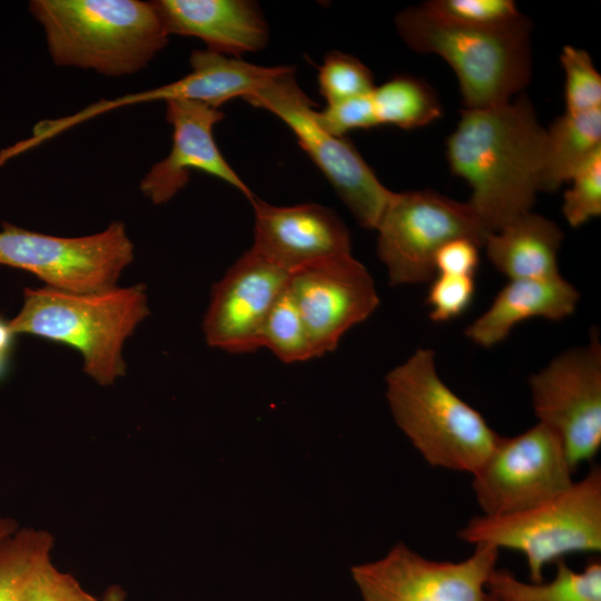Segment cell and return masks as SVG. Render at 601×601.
Wrapping results in <instances>:
<instances>
[{
	"mask_svg": "<svg viewBox=\"0 0 601 601\" xmlns=\"http://www.w3.org/2000/svg\"><path fill=\"white\" fill-rule=\"evenodd\" d=\"M538 422L560 437L575 471L601 446V342L591 333L588 344L569 348L529 378Z\"/></svg>",
	"mask_w": 601,
	"mask_h": 601,
	"instance_id": "cell-11",
	"label": "cell"
},
{
	"mask_svg": "<svg viewBox=\"0 0 601 601\" xmlns=\"http://www.w3.org/2000/svg\"><path fill=\"white\" fill-rule=\"evenodd\" d=\"M316 118L326 130L339 137L352 130L380 126L371 93L327 104L325 109L316 110Z\"/></svg>",
	"mask_w": 601,
	"mask_h": 601,
	"instance_id": "cell-32",
	"label": "cell"
},
{
	"mask_svg": "<svg viewBox=\"0 0 601 601\" xmlns=\"http://www.w3.org/2000/svg\"><path fill=\"white\" fill-rule=\"evenodd\" d=\"M22 601H100L86 591L71 574L59 570L52 556L40 562L30 574Z\"/></svg>",
	"mask_w": 601,
	"mask_h": 601,
	"instance_id": "cell-30",
	"label": "cell"
},
{
	"mask_svg": "<svg viewBox=\"0 0 601 601\" xmlns=\"http://www.w3.org/2000/svg\"><path fill=\"white\" fill-rule=\"evenodd\" d=\"M580 300L578 289L562 275L544 279H510L489 308L465 329L474 344L490 348L530 318L559 322L570 317Z\"/></svg>",
	"mask_w": 601,
	"mask_h": 601,
	"instance_id": "cell-19",
	"label": "cell"
},
{
	"mask_svg": "<svg viewBox=\"0 0 601 601\" xmlns=\"http://www.w3.org/2000/svg\"><path fill=\"white\" fill-rule=\"evenodd\" d=\"M430 283L426 303L431 308L430 318L434 322L461 316L473 300L474 276L436 274Z\"/></svg>",
	"mask_w": 601,
	"mask_h": 601,
	"instance_id": "cell-31",
	"label": "cell"
},
{
	"mask_svg": "<svg viewBox=\"0 0 601 601\" xmlns=\"http://www.w3.org/2000/svg\"><path fill=\"white\" fill-rule=\"evenodd\" d=\"M262 347L272 351L286 364L317 357L311 336L287 287L275 302L265 321Z\"/></svg>",
	"mask_w": 601,
	"mask_h": 601,
	"instance_id": "cell-25",
	"label": "cell"
},
{
	"mask_svg": "<svg viewBox=\"0 0 601 601\" xmlns=\"http://www.w3.org/2000/svg\"><path fill=\"white\" fill-rule=\"evenodd\" d=\"M55 539L46 530L20 528L0 546V601H22L36 566L52 555Z\"/></svg>",
	"mask_w": 601,
	"mask_h": 601,
	"instance_id": "cell-24",
	"label": "cell"
},
{
	"mask_svg": "<svg viewBox=\"0 0 601 601\" xmlns=\"http://www.w3.org/2000/svg\"><path fill=\"white\" fill-rule=\"evenodd\" d=\"M371 97L378 125L414 129L430 125L442 115L435 91L413 76H395L375 87Z\"/></svg>",
	"mask_w": 601,
	"mask_h": 601,
	"instance_id": "cell-23",
	"label": "cell"
},
{
	"mask_svg": "<svg viewBox=\"0 0 601 601\" xmlns=\"http://www.w3.org/2000/svg\"><path fill=\"white\" fill-rule=\"evenodd\" d=\"M563 195L562 214L570 226L580 227L601 215V148L572 175Z\"/></svg>",
	"mask_w": 601,
	"mask_h": 601,
	"instance_id": "cell-29",
	"label": "cell"
},
{
	"mask_svg": "<svg viewBox=\"0 0 601 601\" xmlns=\"http://www.w3.org/2000/svg\"><path fill=\"white\" fill-rule=\"evenodd\" d=\"M191 71L185 77L154 89L102 99L82 110L58 119H50L51 136L108 111L156 100L185 99L219 108L223 104L253 95L286 70V66L263 67L211 50H195L190 55Z\"/></svg>",
	"mask_w": 601,
	"mask_h": 601,
	"instance_id": "cell-15",
	"label": "cell"
},
{
	"mask_svg": "<svg viewBox=\"0 0 601 601\" xmlns=\"http://www.w3.org/2000/svg\"><path fill=\"white\" fill-rule=\"evenodd\" d=\"M563 231L551 219L532 210L515 218L484 244L491 264L509 279L560 276L558 254Z\"/></svg>",
	"mask_w": 601,
	"mask_h": 601,
	"instance_id": "cell-20",
	"label": "cell"
},
{
	"mask_svg": "<svg viewBox=\"0 0 601 601\" xmlns=\"http://www.w3.org/2000/svg\"><path fill=\"white\" fill-rule=\"evenodd\" d=\"M474 546L464 560L437 561L397 542L382 559L354 565L352 578L362 601H487L499 550Z\"/></svg>",
	"mask_w": 601,
	"mask_h": 601,
	"instance_id": "cell-12",
	"label": "cell"
},
{
	"mask_svg": "<svg viewBox=\"0 0 601 601\" xmlns=\"http://www.w3.org/2000/svg\"><path fill=\"white\" fill-rule=\"evenodd\" d=\"M134 250L121 221L80 237L47 235L7 221L0 230V265L23 269L46 286L75 293L117 286Z\"/></svg>",
	"mask_w": 601,
	"mask_h": 601,
	"instance_id": "cell-9",
	"label": "cell"
},
{
	"mask_svg": "<svg viewBox=\"0 0 601 601\" xmlns=\"http://www.w3.org/2000/svg\"><path fill=\"white\" fill-rule=\"evenodd\" d=\"M321 95L333 104L372 93V71L357 58L339 51L328 52L318 69Z\"/></svg>",
	"mask_w": 601,
	"mask_h": 601,
	"instance_id": "cell-27",
	"label": "cell"
},
{
	"mask_svg": "<svg viewBox=\"0 0 601 601\" xmlns=\"http://www.w3.org/2000/svg\"><path fill=\"white\" fill-rule=\"evenodd\" d=\"M564 70L565 112L601 109V75L583 49L564 46L560 55Z\"/></svg>",
	"mask_w": 601,
	"mask_h": 601,
	"instance_id": "cell-28",
	"label": "cell"
},
{
	"mask_svg": "<svg viewBox=\"0 0 601 601\" xmlns=\"http://www.w3.org/2000/svg\"><path fill=\"white\" fill-rule=\"evenodd\" d=\"M29 10L59 67L129 76L146 68L168 42L152 1L32 0Z\"/></svg>",
	"mask_w": 601,
	"mask_h": 601,
	"instance_id": "cell-2",
	"label": "cell"
},
{
	"mask_svg": "<svg viewBox=\"0 0 601 601\" xmlns=\"http://www.w3.org/2000/svg\"><path fill=\"white\" fill-rule=\"evenodd\" d=\"M375 230L377 256L393 286L431 282L444 244L463 237L484 247L491 234L467 201L428 189L393 191Z\"/></svg>",
	"mask_w": 601,
	"mask_h": 601,
	"instance_id": "cell-8",
	"label": "cell"
},
{
	"mask_svg": "<svg viewBox=\"0 0 601 601\" xmlns=\"http://www.w3.org/2000/svg\"><path fill=\"white\" fill-rule=\"evenodd\" d=\"M250 204L255 218L252 248L288 274L352 254L349 231L331 208L314 203L275 206L257 197Z\"/></svg>",
	"mask_w": 601,
	"mask_h": 601,
	"instance_id": "cell-17",
	"label": "cell"
},
{
	"mask_svg": "<svg viewBox=\"0 0 601 601\" xmlns=\"http://www.w3.org/2000/svg\"><path fill=\"white\" fill-rule=\"evenodd\" d=\"M101 601H126V593L120 587H109Z\"/></svg>",
	"mask_w": 601,
	"mask_h": 601,
	"instance_id": "cell-36",
	"label": "cell"
},
{
	"mask_svg": "<svg viewBox=\"0 0 601 601\" xmlns=\"http://www.w3.org/2000/svg\"><path fill=\"white\" fill-rule=\"evenodd\" d=\"M8 364V357L0 355V377L3 375L4 371L7 370Z\"/></svg>",
	"mask_w": 601,
	"mask_h": 601,
	"instance_id": "cell-37",
	"label": "cell"
},
{
	"mask_svg": "<svg viewBox=\"0 0 601 601\" xmlns=\"http://www.w3.org/2000/svg\"><path fill=\"white\" fill-rule=\"evenodd\" d=\"M459 536L474 545L522 553L530 581L542 582L551 562L571 553L601 551V470L593 466L568 490L529 510L475 516Z\"/></svg>",
	"mask_w": 601,
	"mask_h": 601,
	"instance_id": "cell-6",
	"label": "cell"
},
{
	"mask_svg": "<svg viewBox=\"0 0 601 601\" xmlns=\"http://www.w3.org/2000/svg\"><path fill=\"white\" fill-rule=\"evenodd\" d=\"M165 102L166 120L173 127L171 149L144 176L141 194L155 205L165 204L187 185L190 170L196 169L224 180L252 201L254 194L226 161L214 138V127L225 115L198 101Z\"/></svg>",
	"mask_w": 601,
	"mask_h": 601,
	"instance_id": "cell-16",
	"label": "cell"
},
{
	"mask_svg": "<svg viewBox=\"0 0 601 601\" xmlns=\"http://www.w3.org/2000/svg\"><path fill=\"white\" fill-rule=\"evenodd\" d=\"M18 529H19V524L14 519L0 514V546Z\"/></svg>",
	"mask_w": 601,
	"mask_h": 601,
	"instance_id": "cell-35",
	"label": "cell"
},
{
	"mask_svg": "<svg viewBox=\"0 0 601 601\" xmlns=\"http://www.w3.org/2000/svg\"><path fill=\"white\" fill-rule=\"evenodd\" d=\"M245 100L277 116L325 175L335 191L366 229H374L393 191L376 177L355 146L333 135L316 118L313 101L298 87L294 69L272 79Z\"/></svg>",
	"mask_w": 601,
	"mask_h": 601,
	"instance_id": "cell-7",
	"label": "cell"
},
{
	"mask_svg": "<svg viewBox=\"0 0 601 601\" xmlns=\"http://www.w3.org/2000/svg\"><path fill=\"white\" fill-rule=\"evenodd\" d=\"M421 6L442 20L477 29H503L526 18L512 0H430Z\"/></svg>",
	"mask_w": 601,
	"mask_h": 601,
	"instance_id": "cell-26",
	"label": "cell"
},
{
	"mask_svg": "<svg viewBox=\"0 0 601 601\" xmlns=\"http://www.w3.org/2000/svg\"><path fill=\"white\" fill-rule=\"evenodd\" d=\"M480 248L479 244L469 238L447 242L435 255V273L474 276L480 264Z\"/></svg>",
	"mask_w": 601,
	"mask_h": 601,
	"instance_id": "cell-33",
	"label": "cell"
},
{
	"mask_svg": "<svg viewBox=\"0 0 601 601\" xmlns=\"http://www.w3.org/2000/svg\"><path fill=\"white\" fill-rule=\"evenodd\" d=\"M395 26L412 50L437 55L451 66L467 109L509 102L530 81L528 18L503 29H477L442 20L418 6L397 13Z\"/></svg>",
	"mask_w": 601,
	"mask_h": 601,
	"instance_id": "cell-5",
	"label": "cell"
},
{
	"mask_svg": "<svg viewBox=\"0 0 601 601\" xmlns=\"http://www.w3.org/2000/svg\"><path fill=\"white\" fill-rule=\"evenodd\" d=\"M573 473L558 434L538 422L515 436L500 435L472 487L482 515L502 516L561 494L574 483Z\"/></svg>",
	"mask_w": 601,
	"mask_h": 601,
	"instance_id": "cell-10",
	"label": "cell"
},
{
	"mask_svg": "<svg viewBox=\"0 0 601 601\" xmlns=\"http://www.w3.org/2000/svg\"><path fill=\"white\" fill-rule=\"evenodd\" d=\"M287 292L317 357L333 352L345 333L367 319L380 304L372 275L352 254L292 272Z\"/></svg>",
	"mask_w": 601,
	"mask_h": 601,
	"instance_id": "cell-13",
	"label": "cell"
},
{
	"mask_svg": "<svg viewBox=\"0 0 601 601\" xmlns=\"http://www.w3.org/2000/svg\"><path fill=\"white\" fill-rule=\"evenodd\" d=\"M149 315L141 284L75 293L49 286L24 288L18 314L9 319L16 335H32L78 351L83 372L101 386L126 374V341Z\"/></svg>",
	"mask_w": 601,
	"mask_h": 601,
	"instance_id": "cell-3",
	"label": "cell"
},
{
	"mask_svg": "<svg viewBox=\"0 0 601 601\" xmlns=\"http://www.w3.org/2000/svg\"><path fill=\"white\" fill-rule=\"evenodd\" d=\"M168 35L195 37L207 49L238 58L263 49L268 27L258 6L247 0H157Z\"/></svg>",
	"mask_w": 601,
	"mask_h": 601,
	"instance_id": "cell-18",
	"label": "cell"
},
{
	"mask_svg": "<svg viewBox=\"0 0 601 601\" xmlns=\"http://www.w3.org/2000/svg\"><path fill=\"white\" fill-rule=\"evenodd\" d=\"M601 148V109L564 112L545 129L542 191H555Z\"/></svg>",
	"mask_w": 601,
	"mask_h": 601,
	"instance_id": "cell-21",
	"label": "cell"
},
{
	"mask_svg": "<svg viewBox=\"0 0 601 601\" xmlns=\"http://www.w3.org/2000/svg\"><path fill=\"white\" fill-rule=\"evenodd\" d=\"M556 563L549 582H524L505 569L495 568L487 581V592L496 601H601V561L592 560L581 571L563 560Z\"/></svg>",
	"mask_w": 601,
	"mask_h": 601,
	"instance_id": "cell-22",
	"label": "cell"
},
{
	"mask_svg": "<svg viewBox=\"0 0 601 601\" xmlns=\"http://www.w3.org/2000/svg\"><path fill=\"white\" fill-rule=\"evenodd\" d=\"M385 384L396 425L426 463L471 475L484 464L500 435L443 382L433 349H416Z\"/></svg>",
	"mask_w": 601,
	"mask_h": 601,
	"instance_id": "cell-4",
	"label": "cell"
},
{
	"mask_svg": "<svg viewBox=\"0 0 601 601\" xmlns=\"http://www.w3.org/2000/svg\"><path fill=\"white\" fill-rule=\"evenodd\" d=\"M17 335L12 332L9 321L0 316V355H9L13 339Z\"/></svg>",
	"mask_w": 601,
	"mask_h": 601,
	"instance_id": "cell-34",
	"label": "cell"
},
{
	"mask_svg": "<svg viewBox=\"0 0 601 601\" xmlns=\"http://www.w3.org/2000/svg\"><path fill=\"white\" fill-rule=\"evenodd\" d=\"M289 274L252 247L218 280L203 319L206 343L231 354L262 348L265 321Z\"/></svg>",
	"mask_w": 601,
	"mask_h": 601,
	"instance_id": "cell-14",
	"label": "cell"
},
{
	"mask_svg": "<svg viewBox=\"0 0 601 601\" xmlns=\"http://www.w3.org/2000/svg\"><path fill=\"white\" fill-rule=\"evenodd\" d=\"M487 601H496V600L489 593Z\"/></svg>",
	"mask_w": 601,
	"mask_h": 601,
	"instance_id": "cell-38",
	"label": "cell"
},
{
	"mask_svg": "<svg viewBox=\"0 0 601 601\" xmlns=\"http://www.w3.org/2000/svg\"><path fill=\"white\" fill-rule=\"evenodd\" d=\"M544 138L525 95L461 111L446 139V160L452 174L469 184L467 203L489 231L532 210L542 191Z\"/></svg>",
	"mask_w": 601,
	"mask_h": 601,
	"instance_id": "cell-1",
	"label": "cell"
}]
</instances>
